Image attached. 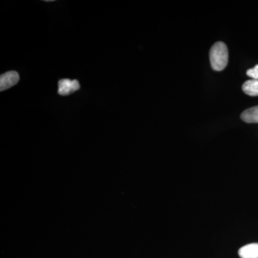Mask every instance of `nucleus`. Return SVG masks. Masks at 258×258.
<instances>
[{"label": "nucleus", "mask_w": 258, "mask_h": 258, "mask_svg": "<svg viewBox=\"0 0 258 258\" xmlns=\"http://www.w3.org/2000/svg\"><path fill=\"white\" fill-rule=\"evenodd\" d=\"M228 50L224 42H217L210 49V59L214 71H222L228 63Z\"/></svg>", "instance_id": "f257e3e1"}, {"label": "nucleus", "mask_w": 258, "mask_h": 258, "mask_svg": "<svg viewBox=\"0 0 258 258\" xmlns=\"http://www.w3.org/2000/svg\"><path fill=\"white\" fill-rule=\"evenodd\" d=\"M80 84L77 80L62 79L58 82V93L60 96H69L79 91Z\"/></svg>", "instance_id": "f03ea898"}, {"label": "nucleus", "mask_w": 258, "mask_h": 258, "mask_svg": "<svg viewBox=\"0 0 258 258\" xmlns=\"http://www.w3.org/2000/svg\"><path fill=\"white\" fill-rule=\"evenodd\" d=\"M20 81V76L16 71H9L2 75L0 77V91L9 89L15 86Z\"/></svg>", "instance_id": "7ed1b4c3"}, {"label": "nucleus", "mask_w": 258, "mask_h": 258, "mask_svg": "<svg viewBox=\"0 0 258 258\" xmlns=\"http://www.w3.org/2000/svg\"><path fill=\"white\" fill-rule=\"evenodd\" d=\"M238 254L241 258H258V243L243 246L239 249Z\"/></svg>", "instance_id": "20e7f679"}, {"label": "nucleus", "mask_w": 258, "mask_h": 258, "mask_svg": "<svg viewBox=\"0 0 258 258\" xmlns=\"http://www.w3.org/2000/svg\"><path fill=\"white\" fill-rule=\"evenodd\" d=\"M241 118L246 123H258V106L252 107L242 112Z\"/></svg>", "instance_id": "39448f33"}, {"label": "nucleus", "mask_w": 258, "mask_h": 258, "mask_svg": "<svg viewBox=\"0 0 258 258\" xmlns=\"http://www.w3.org/2000/svg\"><path fill=\"white\" fill-rule=\"evenodd\" d=\"M242 91L249 96H258V81L250 79L242 85Z\"/></svg>", "instance_id": "423d86ee"}, {"label": "nucleus", "mask_w": 258, "mask_h": 258, "mask_svg": "<svg viewBox=\"0 0 258 258\" xmlns=\"http://www.w3.org/2000/svg\"><path fill=\"white\" fill-rule=\"evenodd\" d=\"M247 75L252 79L257 80L258 81V64H256L253 69L247 70Z\"/></svg>", "instance_id": "0eeeda50"}]
</instances>
